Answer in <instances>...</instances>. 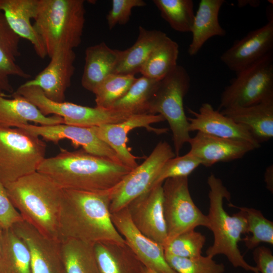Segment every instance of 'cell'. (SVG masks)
<instances>
[{
  "label": "cell",
  "instance_id": "6da1fadb",
  "mask_svg": "<svg viewBox=\"0 0 273 273\" xmlns=\"http://www.w3.org/2000/svg\"><path fill=\"white\" fill-rule=\"evenodd\" d=\"M132 169L82 149H61L57 155L46 158L37 171L64 189L101 193L114 189Z\"/></svg>",
  "mask_w": 273,
  "mask_h": 273
},
{
  "label": "cell",
  "instance_id": "7a4b0ae2",
  "mask_svg": "<svg viewBox=\"0 0 273 273\" xmlns=\"http://www.w3.org/2000/svg\"><path fill=\"white\" fill-rule=\"evenodd\" d=\"M113 190L94 193L63 189L60 240L73 239L94 245L103 241L125 243L111 219L109 205Z\"/></svg>",
  "mask_w": 273,
  "mask_h": 273
},
{
  "label": "cell",
  "instance_id": "3957f363",
  "mask_svg": "<svg viewBox=\"0 0 273 273\" xmlns=\"http://www.w3.org/2000/svg\"><path fill=\"white\" fill-rule=\"evenodd\" d=\"M5 187L10 200L24 221L46 237L61 241L59 217L63 188L38 171Z\"/></svg>",
  "mask_w": 273,
  "mask_h": 273
},
{
  "label": "cell",
  "instance_id": "277c9868",
  "mask_svg": "<svg viewBox=\"0 0 273 273\" xmlns=\"http://www.w3.org/2000/svg\"><path fill=\"white\" fill-rule=\"evenodd\" d=\"M207 184L209 187V208L207 216L214 241L206 250V255L213 258L223 254L234 267L259 273L256 266L245 261L238 247V243L242 241L241 235L248 234L245 212L240 210L231 216L225 211L223 201L226 199L230 201L231 194L220 178L211 174L207 178Z\"/></svg>",
  "mask_w": 273,
  "mask_h": 273
},
{
  "label": "cell",
  "instance_id": "5b68a950",
  "mask_svg": "<svg viewBox=\"0 0 273 273\" xmlns=\"http://www.w3.org/2000/svg\"><path fill=\"white\" fill-rule=\"evenodd\" d=\"M85 16L83 0H38L33 26L47 56L59 48L73 50L80 44Z\"/></svg>",
  "mask_w": 273,
  "mask_h": 273
},
{
  "label": "cell",
  "instance_id": "8992f818",
  "mask_svg": "<svg viewBox=\"0 0 273 273\" xmlns=\"http://www.w3.org/2000/svg\"><path fill=\"white\" fill-rule=\"evenodd\" d=\"M190 81L186 69L177 65L159 81L147 109V113L160 114L168 122L176 156H179L184 145L191 138L184 107V99L189 90Z\"/></svg>",
  "mask_w": 273,
  "mask_h": 273
},
{
  "label": "cell",
  "instance_id": "52a82bcc",
  "mask_svg": "<svg viewBox=\"0 0 273 273\" xmlns=\"http://www.w3.org/2000/svg\"><path fill=\"white\" fill-rule=\"evenodd\" d=\"M46 147L22 128L0 127V179L4 186L37 171L46 158Z\"/></svg>",
  "mask_w": 273,
  "mask_h": 273
},
{
  "label": "cell",
  "instance_id": "ba28073f",
  "mask_svg": "<svg viewBox=\"0 0 273 273\" xmlns=\"http://www.w3.org/2000/svg\"><path fill=\"white\" fill-rule=\"evenodd\" d=\"M273 98V54L236 74L222 92L219 109L247 107Z\"/></svg>",
  "mask_w": 273,
  "mask_h": 273
},
{
  "label": "cell",
  "instance_id": "9c48e42d",
  "mask_svg": "<svg viewBox=\"0 0 273 273\" xmlns=\"http://www.w3.org/2000/svg\"><path fill=\"white\" fill-rule=\"evenodd\" d=\"M162 188L163 215L167 234L166 244L179 235L197 226L209 229L207 216L192 198L188 177L166 179Z\"/></svg>",
  "mask_w": 273,
  "mask_h": 273
},
{
  "label": "cell",
  "instance_id": "30bf717a",
  "mask_svg": "<svg viewBox=\"0 0 273 273\" xmlns=\"http://www.w3.org/2000/svg\"><path fill=\"white\" fill-rule=\"evenodd\" d=\"M175 156L171 146L167 142H159L147 159L112 190L110 213L126 207L131 201L149 190L163 164Z\"/></svg>",
  "mask_w": 273,
  "mask_h": 273
},
{
  "label": "cell",
  "instance_id": "8fae6325",
  "mask_svg": "<svg viewBox=\"0 0 273 273\" xmlns=\"http://www.w3.org/2000/svg\"><path fill=\"white\" fill-rule=\"evenodd\" d=\"M17 128H22L38 137L41 136L43 140L55 144L63 139L69 140L76 148L81 146L82 149L88 153L124 164L115 152L97 136L93 127H82L64 123L51 125L28 123Z\"/></svg>",
  "mask_w": 273,
  "mask_h": 273
},
{
  "label": "cell",
  "instance_id": "7c38bea8",
  "mask_svg": "<svg viewBox=\"0 0 273 273\" xmlns=\"http://www.w3.org/2000/svg\"><path fill=\"white\" fill-rule=\"evenodd\" d=\"M162 184L148 190L126 207L137 229L164 247L167 242V234L163 215Z\"/></svg>",
  "mask_w": 273,
  "mask_h": 273
},
{
  "label": "cell",
  "instance_id": "4fadbf2b",
  "mask_svg": "<svg viewBox=\"0 0 273 273\" xmlns=\"http://www.w3.org/2000/svg\"><path fill=\"white\" fill-rule=\"evenodd\" d=\"M111 219L117 232L144 266L157 273H177L166 262L163 246L137 229L126 207L111 213Z\"/></svg>",
  "mask_w": 273,
  "mask_h": 273
},
{
  "label": "cell",
  "instance_id": "5bb4252c",
  "mask_svg": "<svg viewBox=\"0 0 273 273\" xmlns=\"http://www.w3.org/2000/svg\"><path fill=\"white\" fill-rule=\"evenodd\" d=\"M160 114L140 113L132 114L124 121L116 124L94 126L97 136L108 144L117 154L122 162L131 169L138 165L136 157L133 155L126 146L127 134L133 129L144 127L150 132L160 134L167 132V128H157L151 124L164 121Z\"/></svg>",
  "mask_w": 273,
  "mask_h": 273
},
{
  "label": "cell",
  "instance_id": "9a60e30c",
  "mask_svg": "<svg viewBox=\"0 0 273 273\" xmlns=\"http://www.w3.org/2000/svg\"><path fill=\"white\" fill-rule=\"evenodd\" d=\"M11 229L29 250L32 273H65L61 241L46 237L24 220Z\"/></svg>",
  "mask_w": 273,
  "mask_h": 273
},
{
  "label": "cell",
  "instance_id": "2e32d148",
  "mask_svg": "<svg viewBox=\"0 0 273 273\" xmlns=\"http://www.w3.org/2000/svg\"><path fill=\"white\" fill-rule=\"evenodd\" d=\"M272 49L273 20L270 19L264 25L234 42L220 59L237 74L272 52Z\"/></svg>",
  "mask_w": 273,
  "mask_h": 273
},
{
  "label": "cell",
  "instance_id": "e0dca14e",
  "mask_svg": "<svg viewBox=\"0 0 273 273\" xmlns=\"http://www.w3.org/2000/svg\"><path fill=\"white\" fill-rule=\"evenodd\" d=\"M46 67L33 79L22 84L39 87L49 99L64 102L65 92L71 83L75 71L76 55L73 50L59 48L50 57Z\"/></svg>",
  "mask_w": 273,
  "mask_h": 273
},
{
  "label": "cell",
  "instance_id": "ac0fdd59",
  "mask_svg": "<svg viewBox=\"0 0 273 273\" xmlns=\"http://www.w3.org/2000/svg\"><path fill=\"white\" fill-rule=\"evenodd\" d=\"M194 117H187L190 132L197 131L212 136L250 143L257 149L260 147L249 130L215 110L208 103H203L197 112L188 108Z\"/></svg>",
  "mask_w": 273,
  "mask_h": 273
},
{
  "label": "cell",
  "instance_id": "d6986e66",
  "mask_svg": "<svg viewBox=\"0 0 273 273\" xmlns=\"http://www.w3.org/2000/svg\"><path fill=\"white\" fill-rule=\"evenodd\" d=\"M188 143L191 147L189 152L205 167L240 159L257 149L248 142L218 138L200 132L191 138Z\"/></svg>",
  "mask_w": 273,
  "mask_h": 273
},
{
  "label": "cell",
  "instance_id": "ffe728a7",
  "mask_svg": "<svg viewBox=\"0 0 273 273\" xmlns=\"http://www.w3.org/2000/svg\"><path fill=\"white\" fill-rule=\"evenodd\" d=\"M38 0H0V10L12 30L20 38L28 40L37 55L47 56L45 47L31 20L36 16Z\"/></svg>",
  "mask_w": 273,
  "mask_h": 273
},
{
  "label": "cell",
  "instance_id": "44dd1931",
  "mask_svg": "<svg viewBox=\"0 0 273 273\" xmlns=\"http://www.w3.org/2000/svg\"><path fill=\"white\" fill-rule=\"evenodd\" d=\"M20 37L9 25L3 12L0 10V95L14 93L10 82L12 76L28 79L31 75L17 63L20 56Z\"/></svg>",
  "mask_w": 273,
  "mask_h": 273
},
{
  "label": "cell",
  "instance_id": "7402d4cb",
  "mask_svg": "<svg viewBox=\"0 0 273 273\" xmlns=\"http://www.w3.org/2000/svg\"><path fill=\"white\" fill-rule=\"evenodd\" d=\"M220 112L245 126L260 144L273 137V98L247 107L222 109Z\"/></svg>",
  "mask_w": 273,
  "mask_h": 273
},
{
  "label": "cell",
  "instance_id": "603a6c76",
  "mask_svg": "<svg viewBox=\"0 0 273 273\" xmlns=\"http://www.w3.org/2000/svg\"><path fill=\"white\" fill-rule=\"evenodd\" d=\"M7 99L0 95V127H18L32 122L40 125H51L64 123L63 119L56 115L47 116L38 108L24 98L11 94Z\"/></svg>",
  "mask_w": 273,
  "mask_h": 273
},
{
  "label": "cell",
  "instance_id": "cb8c5ba5",
  "mask_svg": "<svg viewBox=\"0 0 273 273\" xmlns=\"http://www.w3.org/2000/svg\"><path fill=\"white\" fill-rule=\"evenodd\" d=\"M120 52L110 48L105 42L87 47L85 51V64L81 79L82 87L94 93L99 84L113 73Z\"/></svg>",
  "mask_w": 273,
  "mask_h": 273
},
{
  "label": "cell",
  "instance_id": "d4e9b609",
  "mask_svg": "<svg viewBox=\"0 0 273 273\" xmlns=\"http://www.w3.org/2000/svg\"><path fill=\"white\" fill-rule=\"evenodd\" d=\"M224 2V0L200 1L191 32L192 39L188 49L190 56L196 55L210 38L225 35L226 31L218 20L220 9Z\"/></svg>",
  "mask_w": 273,
  "mask_h": 273
},
{
  "label": "cell",
  "instance_id": "484cf974",
  "mask_svg": "<svg viewBox=\"0 0 273 273\" xmlns=\"http://www.w3.org/2000/svg\"><path fill=\"white\" fill-rule=\"evenodd\" d=\"M94 247L101 273H142L143 264L126 243L103 241Z\"/></svg>",
  "mask_w": 273,
  "mask_h": 273
},
{
  "label": "cell",
  "instance_id": "4316f807",
  "mask_svg": "<svg viewBox=\"0 0 273 273\" xmlns=\"http://www.w3.org/2000/svg\"><path fill=\"white\" fill-rule=\"evenodd\" d=\"M158 30H148L140 26L134 44L121 51L119 60L113 73L135 75L154 49L167 36Z\"/></svg>",
  "mask_w": 273,
  "mask_h": 273
},
{
  "label": "cell",
  "instance_id": "83f0119b",
  "mask_svg": "<svg viewBox=\"0 0 273 273\" xmlns=\"http://www.w3.org/2000/svg\"><path fill=\"white\" fill-rule=\"evenodd\" d=\"M61 250L65 273H101L94 244L73 239H62Z\"/></svg>",
  "mask_w": 273,
  "mask_h": 273
},
{
  "label": "cell",
  "instance_id": "f1b7e54d",
  "mask_svg": "<svg viewBox=\"0 0 273 273\" xmlns=\"http://www.w3.org/2000/svg\"><path fill=\"white\" fill-rule=\"evenodd\" d=\"M0 273H32L29 250L12 229L3 231Z\"/></svg>",
  "mask_w": 273,
  "mask_h": 273
},
{
  "label": "cell",
  "instance_id": "f546056e",
  "mask_svg": "<svg viewBox=\"0 0 273 273\" xmlns=\"http://www.w3.org/2000/svg\"><path fill=\"white\" fill-rule=\"evenodd\" d=\"M179 46L166 36L152 52L142 66V76L160 80L177 66Z\"/></svg>",
  "mask_w": 273,
  "mask_h": 273
},
{
  "label": "cell",
  "instance_id": "4dcf8cb0",
  "mask_svg": "<svg viewBox=\"0 0 273 273\" xmlns=\"http://www.w3.org/2000/svg\"><path fill=\"white\" fill-rule=\"evenodd\" d=\"M159 81L144 76L137 78L124 96L111 108L131 114L147 113L150 100Z\"/></svg>",
  "mask_w": 273,
  "mask_h": 273
},
{
  "label": "cell",
  "instance_id": "1f68e13d",
  "mask_svg": "<svg viewBox=\"0 0 273 273\" xmlns=\"http://www.w3.org/2000/svg\"><path fill=\"white\" fill-rule=\"evenodd\" d=\"M162 18L174 30L191 32L195 17L192 0H153Z\"/></svg>",
  "mask_w": 273,
  "mask_h": 273
},
{
  "label": "cell",
  "instance_id": "d6a6232c",
  "mask_svg": "<svg viewBox=\"0 0 273 273\" xmlns=\"http://www.w3.org/2000/svg\"><path fill=\"white\" fill-rule=\"evenodd\" d=\"M229 206L243 211L245 213L247 224V233L242 239L249 249H254L261 243L273 245V222L265 218L262 212L257 209L246 207H239L232 203Z\"/></svg>",
  "mask_w": 273,
  "mask_h": 273
},
{
  "label": "cell",
  "instance_id": "836d02e7",
  "mask_svg": "<svg viewBox=\"0 0 273 273\" xmlns=\"http://www.w3.org/2000/svg\"><path fill=\"white\" fill-rule=\"evenodd\" d=\"M136 78L131 74L112 73L108 75L94 93L96 106L111 108L124 96Z\"/></svg>",
  "mask_w": 273,
  "mask_h": 273
},
{
  "label": "cell",
  "instance_id": "e575fe53",
  "mask_svg": "<svg viewBox=\"0 0 273 273\" xmlns=\"http://www.w3.org/2000/svg\"><path fill=\"white\" fill-rule=\"evenodd\" d=\"M206 242L202 233L190 230L184 232L167 243L163 247L164 253L186 258L200 256Z\"/></svg>",
  "mask_w": 273,
  "mask_h": 273
},
{
  "label": "cell",
  "instance_id": "d590c367",
  "mask_svg": "<svg viewBox=\"0 0 273 273\" xmlns=\"http://www.w3.org/2000/svg\"><path fill=\"white\" fill-rule=\"evenodd\" d=\"M164 255L168 265L177 273H223L225 270L223 264L217 263L209 256L186 258Z\"/></svg>",
  "mask_w": 273,
  "mask_h": 273
},
{
  "label": "cell",
  "instance_id": "8d00e7d4",
  "mask_svg": "<svg viewBox=\"0 0 273 273\" xmlns=\"http://www.w3.org/2000/svg\"><path fill=\"white\" fill-rule=\"evenodd\" d=\"M200 165V161L190 152L169 159L162 166L151 188L168 178L188 177Z\"/></svg>",
  "mask_w": 273,
  "mask_h": 273
},
{
  "label": "cell",
  "instance_id": "74e56055",
  "mask_svg": "<svg viewBox=\"0 0 273 273\" xmlns=\"http://www.w3.org/2000/svg\"><path fill=\"white\" fill-rule=\"evenodd\" d=\"M111 10L108 12L106 20L109 29L116 25H124L129 20L133 8L146 6L143 0H112Z\"/></svg>",
  "mask_w": 273,
  "mask_h": 273
},
{
  "label": "cell",
  "instance_id": "f35d334b",
  "mask_svg": "<svg viewBox=\"0 0 273 273\" xmlns=\"http://www.w3.org/2000/svg\"><path fill=\"white\" fill-rule=\"evenodd\" d=\"M23 220L10 200L6 188L0 179V226L3 230L10 229Z\"/></svg>",
  "mask_w": 273,
  "mask_h": 273
},
{
  "label": "cell",
  "instance_id": "ab89813d",
  "mask_svg": "<svg viewBox=\"0 0 273 273\" xmlns=\"http://www.w3.org/2000/svg\"><path fill=\"white\" fill-rule=\"evenodd\" d=\"M253 256L259 273H273V255L269 248L257 246L253 250Z\"/></svg>",
  "mask_w": 273,
  "mask_h": 273
},
{
  "label": "cell",
  "instance_id": "60d3db41",
  "mask_svg": "<svg viewBox=\"0 0 273 273\" xmlns=\"http://www.w3.org/2000/svg\"><path fill=\"white\" fill-rule=\"evenodd\" d=\"M265 181L267 188L271 192L273 190V165H269L266 169L264 174Z\"/></svg>",
  "mask_w": 273,
  "mask_h": 273
},
{
  "label": "cell",
  "instance_id": "b9f144b4",
  "mask_svg": "<svg viewBox=\"0 0 273 273\" xmlns=\"http://www.w3.org/2000/svg\"><path fill=\"white\" fill-rule=\"evenodd\" d=\"M142 273H157V272L144 265L142 268Z\"/></svg>",
  "mask_w": 273,
  "mask_h": 273
},
{
  "label": "cell",
  "instance_id": "7bdbcfd3",
  "mask_svg": "<svg viewBox=\"0 0 273 273\" xmlns=\"http://www.w3.org/2000/svg\"><path fill=\"white\" fill-rule=\"evenodd\" d=\"M3 231V230L0 226V255H1V248H2V237Z\"/></svg>",
  "mask_w": 273,
  "mask_h": 273
}]
</instances>
